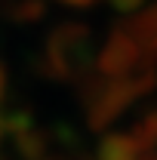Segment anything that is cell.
Instances as JSON below:
<instances>
[{"mask_svg": "<svg viewBox=\"0 0 157 160\" xmlns=\"http://www.w3.org/2000/svg\"><path fill=\"white\" fill-rule=\"evenodd\" d=\"M65 3H71V6H89L93 0H65Z\"/></svg>", "mask_w": 157, "mask_h": 160, "instance_id": "7a4b0ae2", "label": "cell"}, {"mask_svg": "<svg viewBox=\"0 0 157 160\" xmlns=\"http://www.w3.org/2000/svg\"><path fill=\"white\" fill-rule=\"evenodd\" d=\"M114 3H117L120 9H136V6L142 3V0H114Z\"/></svg>", "mask_w": 157, "mask_h": 160, "instance_id": "6da1fadb", "label": "cell"}, {"mask_svg": "<svg viewBox=\"0 0 157 160\" xmlns=\"http://www.w3.org/2000/svg\"><path fill=\"white\" fill-rule=\"evenodd\" d=\"M0 96H3V68H0Z\"/></svg>", "mask_w": 157, "mask_h": 160, "instance_id": "3957f363", "label": "cell"}]
</instances>
